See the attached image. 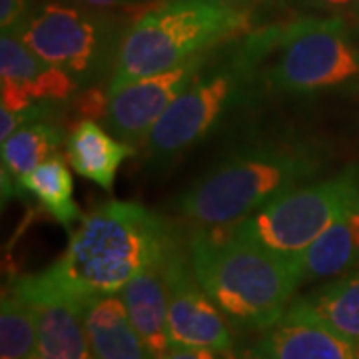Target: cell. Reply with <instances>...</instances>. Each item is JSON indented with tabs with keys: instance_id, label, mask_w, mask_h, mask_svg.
Here are the masks:
<instances>
[{
	"instance_id": "1",
	"label": "cell",
	"mask_w": 359,
	"mask_h": 359,
	"mask_svg": "<svg viewBox=\"0 0 359 359\" xmlns=\"http://www.w3.org/2000/svg\"><path fill=\"white\" fill-rule=\"evenodd\" d=\"M184 245L178 228L136 202H106L82 219L65 254L34 273L50 290L78 304L120 294L140 271L162 264Z\"/></svg>"
},
{
	"instance_id": "2",
	"label": "cell",
	"mask_w": 359,
	"mask_h": 359,
	"mask_svg": "<svg viewBox=\"0 0 359 359\" xmlns=\"http://www.w3.org/2000/svg\"><path fill=\"white\" fill-rule=\"evenodd\" d=\"M327 164V152L308 138H268L218 160L178 196L180 216L202 228H228L294 188Z\"/></svg>"
},
{
	"instance_id": "3",
	"label": "cell",
	"mask_w": 359,
	"mask_h": 359,
	"mask_svg": "<svg viewBox=\"0 0 359 359\" xmlns=\"http://www.w3.org/2000/svg\"><path fill=\"white\" fill-rule=\"evenodd\" d=\"M268 36V26L245 30L210 50L204 66L150 132L144 144L148 166L166 168L214 134L233 110L268 92L262 78Z\"/></svg>"
},
{
	"instance_id": "4",
	"label": "cell",
	"mask_w": 359,
	"mask_h": 359,
	"mask_svg": "<svg viewBox=\"0 0 359 359\" xmlns=\"http://www.w3.org/2000/svg\"><path fill=\"white\" fill-rule=\"evenodd\" d=\"M190 264L204 292L226 320L244 330H269L294 302L302 266L228 228H200L190 242Z\"/></svg>"
},
{
	"instance_id": "5",
	"label": "cell",
	"mask_w": 359,
	"mask_h": 359,
	"mask_svg": "<svg viewBox=\"0 0 359 359\" xmlns=\"http://www.w3.org/2000/svg\"><path fill=\"white\" fill-rule=\"evenodd\" d=\"M248 26V8L205 0H162L132 20L108 94L134 80L184 65L245 32Z\"/></svg>"
},
{
	"instance_id": "6",
	"label": "cell",
	"mask_w": 359,
	"mask_h": 359,
	"mask_svg": "<svg viewBox=\"0 0 359 359\" xmlns=\"http://www.w3.org/2000/svg\"><path fill=\"white\" fill-rule=\"evenodd\" d=\"M268 32L262 62L268 92L302 98L359 92L358 16H304Z\"/></svg>"
},
{
	"instance_id": "7",
	"label": "cell",
	"mask_w": 359,
	"mask_h": 359,
	"mask_svg": "<svg viewBox=\"0 0 359 359\" xmlns=\"http://www.w3.org/2000/svg\"><path fill=\"white\" fill-rule=\"evenodd\" d=\"M134 18L124 11L70 0H34L13 32L48 65L65 70L80 90L110 84L118 54Z\"/></svg>"
},
{
	"instance_id": "8",
	"label": "cell",
	"mask_w": 359,
	"mask_h": 359,
	"mask_svg": "<svg viewBox=\"0 0 359 359\" xmlns=\"http://www.w3.org/2000/svg\"><path fill=\"white\" fill-rule=\"evenodd\" d=\"M358 204L359 164H351L290 190L228 230L302 266L309 248Z\"/></svg>"
},
{
	"instance_id": "9",
	"label": "cell",
	"mask_w": 359,
	"mask_h": 359,
	"mask_svg": "<svg viewBox=\"0 0 359 359\" xmlns=\"http://www.w3.org/2000/svg\"><path fill=\"white\" fill-rule=\"evenodd\" d=\"M162 271L168 287V335L172 347H205L219 353L231 349L230 321L194 276L188 245L168 254Z\"/></svg>"
},
{
	"instance_id": "10",
	"label": "cell",
	"mask_w": 359,
	"mask_h": 359,
	"mask_svg": "<svg viewBox=\"0 0 359 359\" xmlns=\"http://www.w3.org/2000/svg\"><path fill=\"white\" fill-rule=\"evenodd\" d=\"M210 50L192 60L176 66L168 72L134 80L126 86L110 92L108 108L104 114V126L116 138L128 142L134 148L146 144L158 120L164 116L186 88L198 70L204 66Z\"/></svg>"
},
{
	"instance_id": "11",
	"label": "cell",
	"mask_w": 359,
	"mask_h": 359,
	"mask_svg": "<svg viewBox=\"0 0 359 359\" xmlns=\"http://www.w3.org/2000/svg\"><path fill=\"white\" fill-rule=\"evenodd\" d=\"M11 290L26 299L34 311V359H94L84 327L82 304L50 290L36 276H22Z\"/></svg>"
},
{
	"instance_id": "12",
	"label": "cell",
	"mask_w": 359,
	"mask_h": 359,
	"mask_svg": "<svg viewBox=\"0 0 359 359\" xmlns=\"http://www.w3.org/2000/svg\"><path fill=\"white\" fill-rule=\"evenodd\" d=\"M78 84L65 70L48 65L13 32L0 36L2 110L18 112L32 102L62 104L74 98Z\"/></svg>"
},
{
	"instance_id": "13",
	"label": "cell",
	"mask_w": 359,
	"mask_h": 359,
	"mask_svg": "<svg viewBox=\"0 0 359 359\" xmlns=\"http://www.w3.org/2000/svg\"><path fill=\"white\" fill-rule=\"evenodd\" d=\"M271 359H359L358 349L295 297L280 320L257 341Z\"/></svg>"
},
{
	"instance_id": "14",
	"label": "cell",
	"mask_w": 359,
	"mask_h": 359,
	"mask_svg": "<svg viewBox=\"0 0 359 359\" xmlns=\"http://www.w3.org/2000/svg\"><path fill=\"white\" fill-rule=\"evenodd\" d=\"M82 318L94 359H156L130 320L122 294L84 302Z\"/></svg>"
},
{
	"instance_id": "15",
	"label": "cell",
	"mask_w": 359,
	"mask_h": 359,
	"mask_svg": "<svg viewBox=\"0 0 359 359\" xmlns=\"http://www.w3.org/2000/svg\"><path fill=\"white\" fill-rule=\"evenodd\" d=\"M65 148L66 160L78 176L94 182L102 190H112L122 162L136 154L132 144L116 138L112 132L90 118L80 120L70 128Z\"/></svg>"
},
{
	"instance_id": "16",
	"label": "cell",
	"mask_w": 359,
	"mask_h": 359,
	"mask_svg": "<svg viewBox=\"0 0 359 359\" xmlns=\"http://www.w3.org/2000/svg\"><path fill=\"white\" fill-rule=\"evenodd\" d=\"M134 327L156 359L172 349L168 335V287L162 264L140 271L120 292Z\"/></svg>"
},
{
	"instance_id": "17",
	"label": "cell",
	"mask_w": 359,
	"mask_h": 359,
	"mask_svg": "<svg viewBox=\"0 0 359 359\" xmlns=\"http://www.w3.org/2000/svg\"><path fill=\"white\" fill-rule=\"evenodd\" d=\"M65 142V130L56 120L34 122L2 140V202L18 196L20 180L58 154Z\"/></svg>"
},
{
	"instance_id": "18",
	"label": "cell",
	"mask_w": 359,
	"mask_h": 359,
	"mask_svg": "<svg viewBox=\"0 0 359 359\" xmlns=\"http://www.w3.org/2000/svg\"><path fill=\"white\" fill-rule=\"evenodd\" d=\"M359 268V204L335 222L302 257V282L332 280Z\"/></svg>"
},
{
	"instance_id": "19",
	"label": "cell",
	"mask_w": 359,
	"mask_h": 359,
	"mask_svg": "<svg viewBox=\"0 0 359 359\" xmlns=\"http://www.w3.org/2000/svg\"><path fill=\"white\" fill-rule=\"evenodd\" d=\"M18 196H32L40 208L65 228L82 218L74 200V180L60 154L52 156L26 174L18 184Z\"/></svg>"
},
{
	"instance_id": "20",
	"label": "cell",
	"mask_w": 359,
	"mask_h": 359,
	"mask_svg": "<svg viewBox=\"0 0 359 359\" xmlns=\"http://www.w3.org/2000/svg\"><path fill=\"white\" fill-rule=\"evenodd\" d=\"M304 299L330 327L355 346L359 355V268L321 283Z\"/></svg>"
},
{
	"instance_id": "21",
	"label": "cell",
	"mask_w": 359,
	"mask_h": 359,
	"mask_svg": "<svg viewBox=\"0 0 359 359\" xmlns=\"http://www.w3.org/2000/svg\"><path fill=\"white\" fill-rule=\"evenodd\" d=\"M36 358V321L30 304L4 292L0 302V359Z\"/></svg>"
},
{
	"instance_id": "22",
	"label": "cell",
	"mask_w": 359,
	"mask_h": 359,
	"mask_svg": "<svg viewBox=\"0 0 359 359\" xmlns=\"http://www.w3.org/2000/svg\"><path fill=\"white\" fill-rule=\"evenodd\" d=\"M60 114V106L58 102H32L26 106L25 110L18 112H8L0 108V140H6L11 134L16 130L30 126L34 122H42V120H56Z\"/></svg>"
},
{
	"instance_id": "23",
	"label": "cell",
	"mask_w": 359,
	"mask_h": 359,
	"mask_svg": "<svg viewBox=\"0 0 359 359\" xmlns=\"http://www.w3.org/2000/svg\"><path fill=\"white\" fill-rule=\"evenodd\" d=\"M34 0H0V28L2 32H16L30 13Z\"/></svg>"
},
{
	"instance_id": "24",
	"label": "cell",
	"mask_w": 359,
	"mask_h": 359,
	"mask_svg": "<svg viewBox=\"0 0 359 359\" xmlns=\"http://www.w3.org/2000/svg\"><path fill=\"white\" fill-rule=\"evenodd\" d=\"M287 6L309 13H335L341 8H351L358 0H283Z\"/></svg>"
},
{
	"instance_id": "25",
	"label": "cell",
	"mask_w": 359,
	"mask_h": 359,
	"mask_svg": "<svg viewBox=\"0 0 359 359\" xmlns=\"http://www.w3.org/2000/svg\"><path fill=\"white\" fill-rule=\"evenodd\" d=\"M160 359H222L219 351L205 347H172L164 358Z\"/></svg>"
},
{
	"instance_id": "26",
	"label": "cell",
	"mask_w": 359,
	"mask_h": 359,
	"mask_svg": "<svg viewBox=\"0 0 359 359\" xmlns=\"http://www.w3.org/2000/svg\"><path fill=\"white\" fill-rule=\"evenodd\" d=\"M86 6H96V8H108V11H126V8H136L142 4H148L152 0H70Z\"/></svg>"
},
{
	"instance_id": "27",
	"label": "cell",
	"mask_w": 359,
	"mask_h": 359,
	"mask_svg": "<svg viewBox=\"0 0 359 359\" xmlns=\"http://www.w3.org/2000/svg\"><path fill=\"white\" fill-rule=\"evenodd\" d=\"M222 359H271L259 346L231 347L222 353Z\"/></svg>"
},
{
	"instance_id": "28",
	"label": "cell",
	"mask_w": 359,
	"mask_h": 359,
	"mask_svg": "<svg viewBox=\"0 0 359 359\" xmlns=\"http://www.w3.org/2000/svg\"><path fill=\"white\" fill-rule=\"evenodd\" d=\"M205 2L224 4V6H233V8H248L250 4H254V2H259V0H205Z\"/></svg>"
},
{
	"instance_id": "29",
	"label": "cell",
	"mask_w": 359,
	"mask_h": 359,
	"mask_svg": "<svg viewBox=\"0 0 359 359\" xmlns=\"http://www.w3.org/2000/svg\"><path fill=\"white\" fill-rule=\"evenodd\" d=\"M349 11H351V14H353V16H358L359 18V0L355 2V4H353V6H351V8H349Z\"/></svg>"
}]
</instances>
